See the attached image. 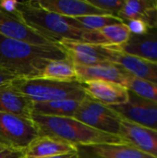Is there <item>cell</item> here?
<instances>
[{
	"label": "cell",
	"instance_id": "cell-1",
	"mask_svg": "<svg viewBox=\"0 0 157 158\" xmlns=\"http://www.w3.org/2000/svg\"><path fill=\"white\" fill-rule=\"evenodd\" d=\"M66 58L58 44H32L0 35V66L18 78H41L49 62Z\"/></svg>",
	"mask_w": 157,
	"mask_h": 158
},
{
	"label": "cell",
	"instance_id": "cell-2",
	"mask_svg": "<svg viewBox=\"0 0 157 158\" xmlns=\"http://www.w3.org/2000/svg\"><path fill=\"white\" fill-rule=\"evenodd\" d=\"M20 19L30 28L54 44L62 40L109 45L99 31L81 30L73 26L67 17L43 9L37 1L19 2Z\"/></svg>",
	"mask_w": 157,
	"mask_h": 158
},
{
	"label": "cell",
	"instance_id": "cell-3",
	"mask_svg": "<svg viewBox=\"0 0 157 158\" xmlns=\"http://www.w3.org/2000/svg\"><path fill=\"white\" fill-rule=\"evenodd\" d=\"M40 136L55 138L74 146L122 143L118 136L94 130L74 118L32 114L31 118Z\"/></svg>",
	"mask_w": 157,
	"mask_h": 158
},
{
	"label": "cell",
	"instance_id": "cell-4",
	"mask_svg": "<svg viewBox=\"0 0 157 158\" xmlns=\"http://www.w3.org/2000/svg\"><path fill=\"white\" fill-rule=\"evenodd\" d=\"M11 84L33 103L56 100H76L81 102L87 96L83 84L78 81H59L43 78H19L13 81Z\"/></svg>",
	"mask_w": 157,
	"mask_h": 158
},
{
	"label": "cell",
	"instance_id": "cell-5",
	"mask_svg": "<svg viewBox=\"0 0 157 158\" xmlns=\"http://www.w3.org/2000/svg\"><path fill=\"white\" fill-rule=\"evenodd\" d=\"M74 118L81 123L112 135H118L121 118L109 106L87 95L80 104Z\"/></svg>",
	"mask_w": 157,
	"mask_h": 158
},
{
	"label": "cell",
	"instance_id": "cell-6",
	"mask_svg": "<svg viewBox=\"0 0 157 158\" xmlns=\"http://www.w3.org/2000/svg\"><path fill=\"white\" fill-rule=\"evenodd\" d=\"M39 136L31 119L0 112V146L24 151Z\"/></svg>",
	"mask_w": 157,
	"mask_h": 158
},
{
	"label": "cell",
	"instance_id": "cell-7",
	"mask_svg": "<svg viewBox=\"0 0 157 158\" xmlns=\"http://www.w3.org/2000/svg\"><path fill=\"white\" fill-rule=\"evenodd\" d=\"M109 107L123 119L157 131V104L154 102L130 92L127 103Z\"/></svg>",
	"mask_w": 157,
	"mask_h": 158
},
{
	"label": "cell",
	"instance_id": "cell-8",
	"mask_svg": "<svg viewBox=\"0 0 157 158\" xmlns=\"http://www.w3.org/2000/svg\"><path fill=\"white\" fill-rule=\"evenodd\" d=\"M118 136L123 143L135 147L145 155L157 158V131L155 130L121 118Z\"/></svg>",
	"mask_w": 157,
	"mask_h": 158
},
{
	"label": "cell",
	"instance_id": "cell-9",
	"mask_svg": "<svg viewBox=\"0 0 157 158\" xmlns=\"http://www.w3.org/2000/svg\"><path fill=\"white\" fill-rule=\"evenodd\" d=\"M75 148L78 158H155L123 142L77 145Z\"/></svg>",
	"mask_w": 157,
	"mask_h": 158
},
{
	"label": "cell",
	"instance_id": "cell-10",
	"mask_svg": "<svg viewBox=\"0 0 157 158\" xmlns=\"http://www.w3.org/2000/svg\"><path fill=\"white\" fill-rule=\"evenodd\" d=\"M0 35L32 44H51L43 36L26 25L19 16L11 15L0 7Z\"/></svg>",
	"mask_w": 157,
	"mask_h": 158
},
{
	"label": "cell",
	"instance_id": "cell-11",
	"mask_svg": "<svg viewBox=\"0 0 157 158\" xmlns=\"http://www.w3.org/2000/svg\"><path fill=\"white\" fill-rule=\"evenodd\" d=\"M77 81L83 83L88 81H105L124 86L130 75L122 67L113 62H102L92 66L75 65Z\"/></svg>",
	"mask_w": 157,
	"mask_h": 158
},
{
	"label": "cell",
	"instance_id": "cell-12",
	"mask_svg": "<svg viewBox=\"0 0 157 158\" xmlns=\"http://www.w3.org/2000/svg\"><path fill=\"white\" fill-rule=\"evenodd\" d=\"M82 84L87 95L107 106H120L129 100V90L118 83L105 81H88Z\"/></svg>",
	"mask_w": 157,
	"mask_h": 158
},
{
	"label": "cell",
	"instance_id": "cell-13",
	"mask_svg": "<svg viewBox=\"0 0 157 158\" xmlns=\"http://www.w3.org/2000/svg\"><path fill=\"white\" fill-rule=\"evenodd\" d=\"M34 103L11 83L0 87V112L31 119Z\"/></svg>",
	"mask_w": 157,
	"mask_h": 158
},
{
	"label": "cell",
	"instance_id": "cell-14",
	"mask_svg": "<svg viewBox=\"0 0 157 158\" xmlns=\"http://www.w3.org/2000/svg\"><path fill=\"white\" fill-rule=\"evenodd\" d=\"M37 3L43 9L67 18L110 15L84 0H37Z\"/></svg>",
	"mask_w": 157,
	"mask_h": 158
},
{
	"label": "cell",
	"instance_id": "cell-15",
	"mask_svg": "<svg viewBox=\"0 0 157 158\" xmlns=\"http://www.w3.org/2000/svg\"><path fill=\"white\" fill-rule=\"evenodd\" d=\"M122 67L131 76L157 84V63L130 56L119 51L116 46V53L112 60Z\"/></svg>",
	"mask_w": 157,
	"mask_h": 158
},
{
	"label": "cell",
	"instance_id": "cell-16",
	"mask_svg": "<svg viewBox=\"0 0 157 158\" xmlns=\"http://www.w3.org/2000/svg\"><path fill=\"white\" fill-rule=\"evenodd\" d=\"M117 48L125 54L157 63V30L151 29L143 35L130 34L129 40Z\"/></svg>",
	"mask_w": 157,
	"mask_h": 158
},
{
	"label": "cell",
	"instance_id": "cell-17",
	"mask_svg": "<svg viewBox=\"0 0 157 158\" xmlns=\"http://www.w3.org/2000/svg\"><path fill=\"white\" fill-rule=\"evenodd\" d=\"M74 152L76 148L70 143L47 136H39L23 151V157L47 158Z\"/></svg>",
	"mask_w": 157,
	"mask_h": 158
},
{
	"label": "cell",
	"instance_id": "cell-18",
	"mask_svg": "<svg viewBox=\"0 0 157 158\" xmlns=\"http://www.w3.org/2000/svg\"><path fill=\"white\" fill-rule=\"evenodd\" d=\"M59 44L65 50L85 54L103 62H112L116 53V46L113 45H100L70 40H62Z\"/></svg>",
	"mask_w": 157,
	"mask_h": 158
},
{
	"label": "cell",
	"instance_id": "cell-19",
	"mask_svg": "<svg viewBox=\"0 0 157 158\" xmlns=\"http://www.w3.org/2000/svg\"><path fill=\"white\" fill-rule=\"evenodd\" d=\"M81 102L76 100H56L43 103H34L33 113L49 117L74 118Z\"/></svg>",
	"mask_w": 157,
	"mask_h": 158
},
{
	"label": "cell",
	"instance_id": "cell-20",
	"mask_svg": "<svg viewBox=\"0 0 157 158\" xmlns=\"http://www.w3.org/2000/svg\"><path fill=\"white\" fill-rule=\"evenodd\" d=\"M41 78L59 81H77L74 64L68 58L49 62L43 69Z\"/></svg>",
	"mask_w": 157,
	"mask_h": 158
},
{
	"label": "cell",
	"instance_id": "cell-21",
	"mask_svg": "<svg viewBox=\"0 0 157 158\" xmlns=\"http://www.w3.org/2000/svg\"><path fill=\"white\" fill-rule=\"evenodd\" d=\"M68 19L73 26L89 31H100L105 27L123 22L121 19L114 15H90Z\"/></svg>",
	"mask_w": 157,
	"mask_h": 158
},
{
	"label": "cell",
	"instance_id": "cell-22",
	"mask_svg": "<svg viewBox=\"0 0 157 158\" xmlns=\"http://www.w3.org/2000/svg\"><path fill=\"white\" fill-rule=\"evenodd\" d=\"M156 2L157 0H125L117 17L123 22L135 19H143L147 12L156 5Z\"/></svg>",
	"mask_w": 157,
	"mask_h": 158
},
{
	"label": "cell",
	"instance_id": "cell-23",
	"mask_svg": "<svg viewBox=\"0 0 157 158\" xmlns=\"http://www.w3.org/2000/svg\"><path fill=\"white\" fill-rule=\"evenodd\" d=\"M124 87H126L130 92L133 93L134 94L157 104L156 83L135 78L130 74L125 80Z\"/></svg>",
	"mask_w": 157,
	"mask_h": 158
},
{
	"label": "cell",
	"instance_id": "cell-24",
	"mask_svg": "<svg viewBox=\"0 0 157 158\" xmlns=\"http://www.w3.org/2000/svg\"><path fill=\"white\" fill-rule=\"evenodd\" d=\"M99 31L108 44L113 46H120L124 44L130 36V32L124 22L105 27Z\"/></svg>",
	"mask_w": 157,
	"mask_h": 158
},
{
	"label": "cell",
	"instance_id": "cell-25",
	"mask_svg": "<svg viewBox=\"0 0 157 158\" xmlns=\"http://www.w3.org/2000/svg\"><path fill=\"white\" fill-rule=\"evenodd\" d=\"M91 5L107 14L117 16L123 6L125 0H87Z\"/></svg>",
	"mask_w": 157,
	"mask_h": 158
},
{
	"label": "cell",
	"instance_id": "cell-26",
	"mask_svg": "<svg viewBox=\"0 0 157 158\" xmlns=\"http://www.w3.org/2000/svg\"><path fill=\"white\" fill-rule=\"evenodd\" d=\"M124 23L127 25L130 34H133V35H143L148 32V31L150 30L146 22L141 19L127 20V21H124Z\"/></svg>",
	"mask_w": 157,
	"mask_h": 158
},
{
	"label": "cell",
	"instance_id": "cell-27",
	"mask_svg": "<svg viewBox=\"0 0 157 158\" xmlns=\"http://www.w3.org/2000/svg\"><path fill=\"white\" fill-rule=\"evenodd\" d=\"M18 5H19V1H17V0H2V1H0V7L4 11H6L8 14L19 17V13L18 10Z\"/></svg>",
	"mask_w": 157,
	"mask_h": 158
},
{
	"label": "cell",
	"instance_id": "cell-28",
	"mask_svg": "<svg viewBox=\"0 0 157 158\" xmlns=\"http://www.w3.org/2000/svg\"><path fill=\"white\" fill-rule=\"evenodd\" d=\"M143 20L146 22L150 30H157V2L156 5L147 12V14L143 18Z\"/></svg>",
	"mask_w": 157,
	"mask_h": 158
},
{
	"label": "cell",
	"instance_id": "cell-29",
	"mask_svg": "<svg viewBox=\"0 0 157 158\" xmlns=\"http://www.w3.org/2000/svg\"><path fill=\"white\" fill-rule=\"evenodd\" d=\"M19 79L16 75H14L12 72L8 71L7 69L2 68L0 66V87L3 85H6L7 83H11L13 81Z\"/></svg>",
	"mask_w": 157,
	"mask_h": 158
},
{
	"label": "cell",
	"instance_id": "cell-30",
	"mask_svg": "<svg viewBox=\"0 0 157 158\" xmlns=\"http://www.w3.org/2000/svg\"><path fill=\"white\" fill-rule=\"evenodd\" d=\"M22 156L23 151L0 146V158H21Z\"/></svg>",
	"mask_w": 157,
	"mask_h": 158
},
{
	"label": "cell",
	"instance_id": "cell-31",
	"mask_svg": "<svg viewBox=\"0 0 157 158\" xmlns=\"http://www.w3.org/2000/svg\"><path fill=\"white\" fill-rule=\"evenodd\" d=\"M47 158H78V157H77V154H76V152H74V153H70V154L59 155V156H51V157H47Z\"/></svg>",
	"mask_w": 157,
	"mask_h": 158
},
{
	"label": "cell",
	"instance_id": "cell-32",
	"mask_svg": "<svg viewBox=\"0 0 157 158\" xmlns=\"http://www.w3.org/2000/svg\"><path fill=\"white\" fill-rule=\"evenodd\" d=\"M21 158H24V157H23V156H22V157H21Z\"/></svg>",
	"mask_w": 157,
	"mask_h": 158
}]
</instances>
